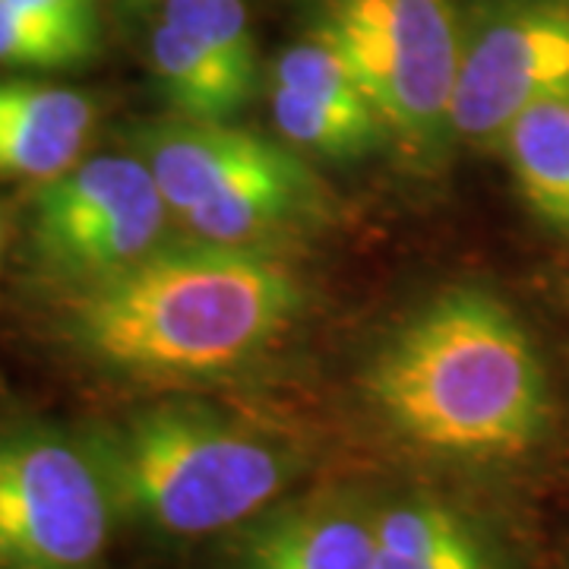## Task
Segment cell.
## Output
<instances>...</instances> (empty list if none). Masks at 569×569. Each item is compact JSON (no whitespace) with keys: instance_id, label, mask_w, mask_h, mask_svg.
Here are the masks:
<instances>
[{"instance_id":"6da1fadb","label":"cell","mask_w":569,"mask_h":569,"mask_svg":"<svg viewBox=\"0 0 569 569\" xmlns=\"http://www.w3.org/2000/svg\"><path fill=\"white\" fill-rule=\"evenodd\" d=\"M361 392L392 447L452 475L526 478L557 443V406L531 336L481 288H449L392 329Z\"/></svg>"},{"instance_id":"7a4b0ae2","label":"cell","mask_w":569,"mask_h":569,"mask_svg":"<svg viewBox=\"0 0 569 569\" xmlns=\"http://www.w3.org/2000/svg\"><path fill=\"white\" fill-rule=\"evenodd\" d=\"M301 310V284L257 247L159 244L118 276L61 298V342L127 383L231 373L272 346Z\"/></svg>"},{"instance_id":"3957f363","label":"cell","mask_w":569,"mask_h":569,"mask_svg":"<svg viewBox=\"0 0 569 569\" xmlns=\"http://www.w3.org/2000/svg\"><path fill=\"white\" fill-rule=\"evenodd\" d=\"M118 526L156 545L219 541L301 488L310 456L203 399H156L77 427Z\"/></svg>"},{"instance_id":"277c9868","label":"cell","mask_w":569,"mask_h":569,"mask_svg":"<svg viewBox=\"0 0 569 569\" xmlns=\"http://www.w3.org/2000/svg\"><path fill=\"white\" fill-rule=\"evenodd\" d=\"M310 36L346 58L406 152L443 156L462 44L449 0H310Z\"/></svg>"},{"instance_id":"5b68a950","label":"cell","mask_w":569,"mask_h":569,"mask_svg":"<svg viewBox=\"0 0 569 569\" xmlns=\"http://www.w3.org/2000/svg\"><path fill=\"white\" fill-rule=\"evenodd\" d=\"M118 529L77 430L0 421V569H111Z\"/></svg>"},{"instance_id":"8992f818","label":"cell","mask_w":569,"mask_h":569,"mask_svg":"<svg viewBox=\"0 0 569 569\" xmlns=\"http://www.w3.org/2000/svg\"><path fill=\"white\" fill-rule=\"evenodd\" d=\"M168 203L133 152L77 162L44 181L29 212V263L44 282L80 291L162 244Z\"/></svg>"},{"instance_id":"52a82bcc","label":"cell","mask_w":569,"mask_h":569,"mask_svg":"<svg viewBox=\"0 0 569 569\" xmlns=\"http://www.w3.org/2000/svg\"><path fill=\"white\" fill-rule=\"evenodd\" d=\"M569 99V0H481L459 44L452 137L497 146L535 104Z\"/></svg>"},{"instance_id":"ba28073f","label":"cell","mask_w":569,"mask_h":569,"mask_svg":"<svg viewBox=\"0 0 569 569\" xmlns=\"http://www.w3.org/2000/svg\"><path fill=\"white\" fill-rule=\"evenodd\" d=\"M373 503L361 481L291 490L212 541L206 569H373Z\"/></svg>"},{"instance_id":"9c48e42d","label":"cell","mask_w":569,"mask_h":569,"mask_svg":"<svg viewBox=\"0 0 569 569\" xmlns=\"http://www.w3.org/2000/svg\"><path fill=\"white\" fill-rule=\"evenodd\" d=\"M373 569H535L519 535L468 493L377 488Z\"/></svg>"},{"instance_id":"30bf717a","label":"cell","mask_w":569,"mask_h":569,"mask_svg":"<svg viewBox=\"0 0 569 569\" xmlns=\"http://www.w3.org/2000/svg\"><path fill=\"white\" fill-rule=\"evenodd\" d=\"M130 152L162 190L168 212L187 219L209 203L224 183L266 159L276 140L257 137L228 121H149L130 130Z\"/></svg>"},{"instance_id":"8fae6325","label":"cell","mask_w":569,"mask_h":569,"mask_svg":"<svg viewBox=\"0 0 569 569\" xmlns=\"http://www.w3.org/2000/svg\"><path fill=\"white\" fill-rule=\"evenodd\" d=\"M323 212L320 178L305 164L295 146L276 142L272 152L247 168L241 178L197 212L181 219L200 241L253 247L291 228L313 222Z\"/></svg>"},{"instance_id":"7c38bea8","label":"cell","mask_w":569,"mask_h":569,"mask_svg":"<svg viewBox=\"0 0 569 569\" xmlns=\"http://www.w3.org/2000/svg\"><path fill=\"white\" fill-rule=\"evenodd\" d=\"M96 102L67 86L0 80V178L51 181L80 162Z\"/></svg>"},{"instance_id":"4fadbf2b","label":"cell","mask_w":569,"mask_h":569,"mask_svg":"<svg viewBox=\"0 0 569 569\" xmlns=\"http://www.w3.org/2000/svg\"><path fill=\"white\" fill-rule=\"evenodd\" d=\"M497 146L531 216L569 238V99L522 111Z\"/></svg>"},{"instance_id":"5bb4252c","label":"cell","mask_w":569,"mask_h":569,"mask_svg":"<svg viewBox=\"0 0 569 569\" xmlns=\"http://www.w3.org/2000/svg\"><path fill=\"white\" fill-rule=\"evenodd\" d=\"M149 61L162 99L178 118L231 121L253 99V92L234 80L212 51L171 22L162 20L152 29Z\"/></svg>"},{"instance_id":"9a60e30c","label":"cell","mask_w":569,"mask_h":569,"mask_svg":"<svg viewBox=\"0 0 569 569\" xmlns=\"http://www.w3.org/2000/svg\"><path fill=\"white\" fill-rule=\"evenodd\" d=\"M269 111L288 146L323 159H361L392 140L380 111L310 99L279 82L269 86Z\"/></svg>"},{"instance_id":"2e32d148","label":"cell","mask_w":569,"mask_h":569,"mask_svg":"<svg viewBox=\"0 0 569 569\" xmlns=\"http://www.w3.org/2000/svg\"><path fill=\"white\" fill-rule=\"evenodd\" d=\"M164 22L212 51L244 89H257V44L244 0H164Z\"/></svg>"},{"instance_id":"e0dca14e","label":"cell","mask_w":569,"mask_h":569,"mask_svg":"<svg viewBox=\"0 0 569 569\" xmlns=\"http://www.w3.org/2000/svg\"><path fill=\"white\" fill-rule=\"evenodd\" d=\"M269 82L298 89L310 99L377 111V104L370 102L367 89L358 80V73L348 67L346 58L332 44H326L323 39H313V36L284 48L272 63V80Z\"/></svg>"},{"instance_id":"ac0fdd59","label":"cell","mask_w":569,"mask_h":569,"mask_svg":"<svg viewBox=\"0 0 569 569\" xmlns=\"http://www.w3.org/2000/svg\"><path fill=\"white\" fill-rule=\"evenodd\" d=\"M92 51L80 41L63 36L61 29L36 20L10 0H0V63L3 67H26V70H63L80 67Z\"/></svg>"},{"instance_id":"d6986e66","label":"cell","mask_w":569,"mask_h":569,"mask_svg":"<svg viewBox=\"0 0 569 569\" xmlns=\"http://www.w3.org/2000/svg\"><path fill=\"white\" fill-rule=\"evenodd\" d=\"M36 20L61 29L63 36L77 39L86 51H99V10L96 0H10Z\"/></svg>"},{"instance_id":"ffe728a7","label":"cell","mask_w":569,"mask_h":569,"mask_svg":"<svg viewBox=\"0 0 569 569\" xmlns=\"http://www.w3.org/2000/svg\"><path fill=\"white\" fill-rule=\"evenodd\" d=\"M553 569H569V550L567 553H563V557H560V563H557V567Z\"/></svg>"}]
</instances>
